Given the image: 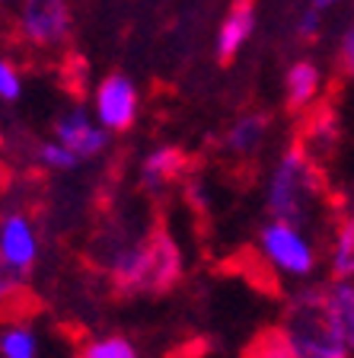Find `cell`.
<instances>
[{
  "mask_svg": "<svg viewBox=\"0 0 354 358\" xmlns=\"http://www.w3.org/2000/svg\"><path fill=\"white\" fill-rule=\"evenodd\" d=\"M265 138V119L262 115H243L227 131V148L233 154H252Z\"/></svg>",
  "mask_w": 354,
  "mask_h": 358,
  "instance_id": "14",
  "label": "cell"
},
{
  "mask_svg": "<svg viewBox=\"0 0 354 358\" xmlns=\"http://www.w3.org/2000/svg\"><path fill=\"white\" fill-rule=\"evenodd\" d=\"M284 333L294 343L297 358H348L351 349L335 333L325 313L323 288H300L284 310Z\"/></svg>",
  "mask_w": 354,
  "mask_h": 358,
  "instance_id": "2",
  "label": "cell"
},
{
  "mask_svg": "<svg viewBox=\"0 0 354 358\" xmlns=\"http://www.w3.org/2000/svg\"><path fill=\"white\" fill-rule=\"evenodd\" d=\"M0 355L3 358H38L36 329L26 323H10L0 333Z\"/></svg>",
  "mask_w": 354,
  "mask_h": 358,
  "instance_id": "15",
  "label": "cell"
},
{
  "mask_svg": "<svg viewBox=\"0 0 354 358\" xmlns=\"http://www.w3.org/2000/svg\"><path fill=\"white\" fill-rule=\"evenodd\" d=\"M329 268H332V278H354V211L339 224L332 237Z\"/></svg>",
  "mask_w": 354,
  "mask_h": 358,
  "instance_id": "13",
  "label": "cell"
},
{
  "mask_svg": "<svg viewBox=\"0 0 354 358\" xmlns=\"http://www.w3.org/2000/svg\"><path fill=\"white\" fill-rule=\"evenodd\" d=\"M182 170H185V154L179 148L163 144V148H154L144 157V164H140V182L147 189H163V186H170Z\"/></svg>",
  "mask_w": 354,
  "mask_h": 358,
  "instance_id": "11",
  "label": "cell"
},
{
  "mask_svg": "<svg viewBox=\"0 0 354 358\" xmlns=\"http://www.w3.org/2000/svg\"><path fill=\"white\" fill-rule=\"evenodd\" d=\"M284 87H288V106L290 109H307V106L316 99V93H319L316 64H310V61H297V64L288 71Z\"/></svg>",
  "mask_w": 354,
  "mask_h": 358,
  "instance_id": "12",
  "label": "cell"
},
{
  "mask_svg": "<svg viewBox=\"0 0 354 358\" xmlns=\"http://www.w3.org/2000/svg\"><path fill=\"white\" fill-rule=\"evenodd\" d=\"M112 272V282L128 298L144 294H163L182 275V256L170 234L156 227L134 240H121L105 259Z\"/></svg>",
  "mask_w": 354,
  "mask_h": 358,
  "instance_id": "1",
  "label": "cell"
},
{
  "mask_svg": "<svg viewBox=\"0 0 354 358\" xmlns=\"http://www.w3.org/2000/svg\"><path fill=\"white\" fill-rule=\"evenodd\" d=\"M258 250H262V259L281 275L307 278L316 268V246L300 231V224L272 217L258 234Z\"/></svg>",
  "mask_w": 354,
  "mask_h": 358,
  "instance_id": "4",
  "label": "cell"
},
{
  "mask_svg": "<svg viewBox=\"0 0 354 358\" xmlns=\"http://www.w3.org/2000/svg\"><path fill=\"white\" fill-rule=\"evenodd\" d=\"M341 61H345L348 77L354 80V29L345 32V42H341Z\"/></svg>",
  "mask_w": 354,
  "mask_h": 358,
  "instance_id": "20",
  "label": "cell"
},
{
  "mask_svg": "<svg viewBox=\"0 0 354 358\" xmlns=\"http://www.w3.org/2000/svg\"><path fill=\"white\" fill-rule=\"evenodd\" d=\"M38 262V231L26 211H7L0 221V268L3 291H13L20 278H26Z\"/></svg>",
  "mask_w": 354,
  "mask_h": 358,
  "instance_id": "5",
  "label": "cell"
},
{
  "mask_svg": "<svg viewBox=\"0 0 354 358\" xmlns=\"http://www.w3.org/2000/svg\"><path fill=\"white\" fill-rule=\"evenodd\" d=\"M77 358H138V345L128 336H96L80 345Z\"/></svg>",
  "mask_w": 354,
  "mask_h": 358,
  "instance_id": "16",
  "label": "cell"
},
{
  "mask_svg": "<svg viewBox=\"0 0 354 358\" xmlns=\"http://www.w3.org/2000/svg\"><path fill=\"white\" fill-rule=\"evenodd\" d=\"M71 29V10L64 0H22L20 36L36 48H52L64 42Z\"/></svg>",
  "mask_w": 354,
  "mask_h": 358,
  "instance_id": "6",
  "label": "cell"
},
{
  "mask_svg": "<svg viewBox=\"0 0 354 358\" xmlns=\"http://www.w3.org/2000/svg\"><path fill=\"white\" fill-rule=\"evenodd\" d=\"M54 138H58L61 144H67L80 160L96 157L99 150L105 148V128L96 125L83 109L64 112L58 119V125H54Z\"/></svg>",
  "mask_w": 354,
  "mask_h": 358,
  "instance_id": "8",
  "label": "cell"
},
{
  "mask_svg": "<svg viewBox=\"0 0 354 358\" xmlns=\"http://www.w3.org/2000/svg\"><path fill=\"white\" fill-rule=\"evenodd\" d=\"M335 3H339V0H310V7H307V10H313L316 16H323L325 10H332Z\"/></svg>",
  "mask_w": 354,
  "mask_h": 358,
  "instance_id": "21",
  "label": "cell"
},
{
  "mask_svg": "<svg viewBox=\"0 0 354 358\" xmlns=\"http://www.w3.org/2000/svg\"><path fill=\"white\" fill-rule=\"evenodd\" d=\"M323 298H325V313H329L335 333L354 352V278H332V285L323 288Z\"/></svg>",
  "mask_w": 354,
  "mask_h": 358,
  "instance_id": "10",
  "label": "cell"
},
{
  "mask_svg": "<svg viewBox=\"0 0 354 358\" xmlns=\"http://www.w3.org/2000/svg\"><path fill=\"white\" fill-rule=\"evenodd\" d=\"M252 26H256V7L252 0H236L230 13L223 16L221 32H217V58L221 61H233L243 48V42L252 36Z\"/></svg>",
  "mask_w": 354,
  "mask_h": 358,
  "instance_id": "9",
  "label": "cell"
},
{
  "mask_svg": "<svg viewBox=\"0 0 354 358\" xmlns=\"http://www.w3.org/2000/svg\"><path fill=\"white\" fill-rule=\"evenodd\" d=\"M246 358H297L294 343L288 339L284 327L278 329H265L252 339V345L246 349Z\"/></svg>",
  "mask_w": 354,
  "mask_h": 358,
  "instance_id": "17",
  "label": "cell"
},
{
  "mask_svg": "<svg viewBox=\"0 0 354 358\" xmlns=\"http://www.w3.org/2000/svg\"><path fill=\"white\" fill-rule=\"evenodd\" d=\"M22 93V77L13 67V61H0V99L3 103H13Z\"/></svg>",
  "mask_w": 354,
  "mask_h": 358,
  "instance_id": "19",
  "label": "cell"
},
{
  "mask_svg": "<svg viewBox=\"0 0 354 358\" xmlns=\"http://www.w3.org/2000/svg\"><path fill=\"white\" fill-rule=\"evenodd\" d=\"M319 192H323V179H319V170L313 166V157L297 144L288 154L278 160L272 179H268V211L272 217H281V221L300 224L303 217L310 215V208L316 205Z\"/></svg>",
  "mask_w": 354,
  "mask_h": 358,
  "instance_id": "3",
  "label": "cell"
},
{
  "mask_svg": "<svg viewBox=\"0 0 354 358\" xmlns=\"http://www.w3.org/2000/svg\"><path fill=\"white\" fill-rule=\"evenodd\" d=\"M138 119V90L125 74H109L96 90V122L105 131H128Z\"/></svg>",
  "mask_w": 354,
  "mask_h": 358,
  "instance_id": "7",
  "label": "cell"
},
{
  "mask_svg": "<svg viewBox=\"0 0 354 358\" xmlns=\"http://www.w3.org/2000/svg\"><path fill=\"white\" fill-rule=\"evenodd\" d=\"M36 157H38V164H42V166H48V170H58V173L74 170V166L80 164V157L67 148V144H61L58 138H54V141L38 144V154Z\"/></svg>",
  "mask_w": 354,
  "mask_h": 358,
  "instance_id": "18",
  "label": "cell"
}]
</instances>
